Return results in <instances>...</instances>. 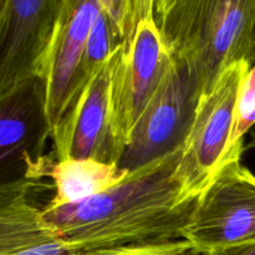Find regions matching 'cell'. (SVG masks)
Instances as JSON below:
<instances>
[{
	"instance_id": "ac0fdd59",
	"label": "cell",
	"mask_w": 255,
	"mask_h": 255,
	"mask_svg": "<svg viewBox=\"0 0 255 255\" xmlns=\"http://www.w3.org/2000/svg\"><path fill=\"white\" fill-rule=\"evenodd\" d=\"M251 136H252V141H251V143H249V147H251V148H254L255 149V127H254L253 129H252Z\"/></svg>"
},
{
	"instance_id": "9c48e42d",
	"label": "cell",
	"mask_w": 255,
	"mask_h": 255,
	"mask_svg": "<svg viewBox=\"0 0 255 255\" xmlns=\"http://www.w3.org/2000/svg\"><path fill=\"white\" fill-rule=\"evenodd\" d=\"M116 50L89 84L75 95L64 116L52 129L54 162L96 159L119 164L121 153L112 134L110 111V89Z\"/></svg>"
},
{
	"instance_id": "30bf717a",
	"label": "cell",
	"mask_w": 255,
	"mask_h": 255,
	"mask_svg": "<svg viewBox=\"0 0 255 255\" xmlns=\"http://www.w3.org/2000/svg\"><path fill=\"white\" fill-rule=\"evenodd\" d=\"M102 12L99 0H62L41 75L51 128L66 112L76 89L87 41Z\"/></svg>"
},
{
	"instance_id": "e0dca14e",
	"label": "cell",
	"mask_w": 255,
	"mask_h": 255,
	"mask_svg": "<svg viewBox=\"0 0 255 255\" xmlns=\"http://www.w3.org/2000/svg\"><path fill=\"white\" fill-rule=\"evenodd\" d=\"M173 2V0H154L153 6V16H158L164 10L168 9L169 5Z\"/></svg>"
},
{
	"instance_id": "7c38bea8",
	"label": "cell",
	"mask_w": 255,
	"mask_h": 255,
	"mask_svg": "<svg viewBox=\"0 0 255 255\" xmlns=\"http://www.w3.org/2000/svg\"><path fill=\"white\" fill-rule=\"evenodd\" d=\"M128 171L117 163L96 159H64L51 164L47 177L54 182L55 194L45 207L56 208L97 196L121 183Z\"/></svg>"
},
{
	"instance_id": "9a60e30c",
	"label": "cell",
	"mask_w": 255,
	"mask_h": 255,
	"mask_svg": "<svg viewBox=\"0 0 255 255\" xmlns=\"http://www.w3.org/2000/svg\"><path fill=\"white\" fill-rule=\"evenodd\" d=\"M154 0H133V26L144 17L153 16Z\"/></svg>"
},
{
	"instance_id": "52a82bcc",
	"label": "cell",
	"mask_w": 255,
	"mask_h": 255,
	"mask_svg": "<svg viewBox=\"0 0 255 255\" xmlns=\"http://www.w3.org/2000/svg\"><path fill=\"white\" fill-rule=\"evenodd\" d=\"M51 133L42 75L0 96V186L47 177L54 159L44 149Z\"/></svg>"
},
{
	"instance_id": "8fae6325",
	"label": "cell",
	"mask_w": 255,
	"mask_h": 255,
	"mask_svg": "<svg viewBox=\"0 0 255 255\" xmlns=\"http://www.w3.org/2000/svg\"><path fill=\"white\" fill-rule=\"evenodd\" d=\"M40 181L0 186V255H77L31 199Z\"/></svg>"
},
{
	"instance_id": "277c9868",
	"label": "cell",
	"mask_w": 255,
	"mask_h": 255,
	"mask_svg": "<svg viewBox=\"0 0 255 255\" xmlns=\"http://www.w3.org/2000/svg\"><path fill=\"white\" fill-rule=\"evenodd\" d=\"M241 158L227 161L207 184L182 233L207 255L255 242V174Z\"/></svg>"
},
{
	"instance_id": "6da1fadb",
	"label": "cell",
	"mask_w": 255,
	"mask_h": 255,
	"mask_svg": "<svg viewBox=\"0 0 255 255\" xmlns=\"http://www.w3.org/2000/svg\"><path fill=\"white\" fill-rule=\"evenodd\" d=\"M182 148L136 171L109 191L49 208L44 218L77 255L128 244L183 239L197 199H184L174 178Z\"/></svg>"
},
{
	"instance_id": "3957f363",
	"label": "cell",
	"mask_w": 255,
	"mask_h": 255,
	"mask_svg": "<svg viewBox=\"0 0 255 255\" xmlns=\"http://www.w3.org/2000/svg\"><path fill=\"white\" fill-rule=\"evenodd\" d=\"M252 66L247 60L229 65L211 91L199 100L174 172L184 199L198 198L227 161L242 157L229 156L231 134L237 99Z\"/></svg>"
},
{
	"instance_id": "5bb4252c",
	"label": "cell",
	"mask_w": 255,
	"mask_h": 255,
	"mask_svg": "<svg viewBox=\"0 0 255 255\" xmlns=\"http://www.w3.org/2000/svg\"><path fill=\"white\" fill-rule=\"evenodd\" d=\"M81 255H207L186 239L154 242V243L128 244L115 248L97 249Z\"/></svg>"
},
{
	"instance_id": "2e32d148",
	"label": "cell",
	"mask_w": 255,
	"mask_h": 255,
	"mask_svg": "<svg viewBox=\"0 0 255 255\" xmlns=\"http://www.w3.org/2000/svg\"><path fill=\"white\" fill-rule=\"evenodd\" d=\"M213 255H255V242L236 247V248L227 249V251L219 252V253Z\"/></svg>"
},
{
	"instance_id": "8992f818",
	"label": "cell",
	"mask_w": 255,
	"mask_h": 255,
	"mask_svg": "<svg viewBox=\"0 0 255 255\" xmlns=\"http://www.w3.org/2000/svg\"><path fill=\"white\" fill-rule=\"evenodd\" d=\"M199 100L187 64L172 56L168 71L132 131L120 168L136 171L182 148Z\"/></svg>"
},
{
	"instance_id": "7a4b0ae2",
	"label": "cell",
	"mask_w": 255,
	"mask_h": 255,
	"mask_svg": "<svg viewBox=\"0 0 255 255\" xmlns=\"http://www.w3.org/2000/svg\"><path fill=\"white\" fill-rule=\"evenodd\" d=\"M154 20L172 56L188 66L199 99L229 65L255 64V0H173Z\"/></svg>"
},
{
	"instance_id": "5b68a950",
	"label": "cell",
	"mask_w": 255,
	"mask_h": 255,
	"mask_svg": "<svg viewBox=\"0 0 255 255\" xmlns=\"http://www.w3.org/2000/svg\"><path fill=\"white\" fill-rule=\"evenodd\" d=\"M172 62L154 16L137 22L133 34L119 45L110 89L111 129L120 153L156 94Z\"/></svg>"
},
{
	"instance_id": "4fadbf2b",
	"label": "cell",
	"mask_w": 255,
	"mask_h": 255,
	"mask_svg": "<svg viewBox=\"0 0 255 255\" xmlns=\"http://www.w3.org/2000/svg\"><path fill=\"white\" fill-rule=\"evenodd\" d=\"M255 127V64L249 69L238 99H237L234 121L231 134V153L238 148H244V136ZM231 156V154H229Z\"/></svg>"
},
{
	"instance_id": "ba28073f",
	"label": "cell",
	"mask_w": 255,
	"mask_h": 255,
	"mask_svg": "<svg viewBox=\"0 0 255 255\" xmlns=\"http://www.w3.org/2000/svg\"><path fill=\"white\" fill-rule=\"evenodd\" d=\"M62 0H0V96L41 75Z\"/></svg>"
}]
</instances>
